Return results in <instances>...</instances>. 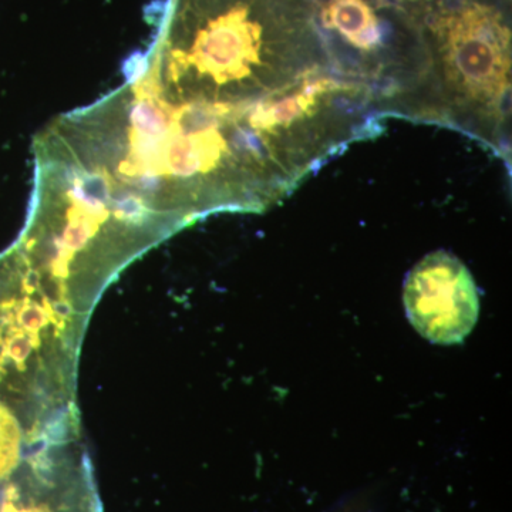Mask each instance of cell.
Returning <instances> with one entry per match:
<instances>
[{
	"mask_svg": "<svg viewBox=\"0 0 512 512\" xmlns=\"http://www.w3.org/2000/svg\"><path fill=\"white\" fill-rule=\"evenodd\" d=\"M171 103L252 106L333 72L313 0H167L134 66Z\"/></svg>",
	"mask_w": 512,
	"mask_h": 512,
	"instance_id": "cell-1",
	"label": "cell"
},
{
	"mask_svg": "<svg viewBox=\"0 0 512 512\" xmlns=\"http://www.w3.org/2000/svg\"><path fill=\"white\" fill-rule=\"evenodd\" d=\"M420 25L437 126L473 138L511 168V0H437Z\"/></svg>",
	"mask_w": 512,
	"mask_h": 512,
	"instance_id": "cell-2",
	"label": "cell"
},
{
	"mask_svg": "<svg viewBox=\"0 0 512 512\" xmlns=\"http://www.w3.org/2000/svg\"><path fill=\"white\" fill-rule=\"evenodd\" d=\"M333 73L372 94L384 119L436 124L423 30L393 0H313Z\"/></svg>",
	"mask_w": 512,
	"mask_h": 512,
	"instance_id": "cell-3",
	"label": "cell"
},
{
	"mask_svg": "<svg viewBox=\"0 0 512 512\" xmlns=\"http://www.w3.org/2000/svg\"><path fill=\"white\" fill-rule=\"evenodd\" d=\"M404 306L417 332L439 345L463 342L480 312L473 276L446 251L427 255L410 271Z\"/></svg>",
	"mask_w": 512,
	"mask_h": 512,
	"instance_id": "cell-4",
	"label": "cell"
},
{
	"mask_svg": "<svg viewBox=\"0 0 512 512\" xmlns=\"http://www.w3.org/2000/svg\"><path fill=\"white\" fill-rule=\"evenodd\" d=\"M393 2L420 23L426 13L436 5L437 0H393Z\"/></svg>",
	"mask_w": 512,
	"mask_h": 512,
	"instance_id": "cell-5",
	"label": "cell"
}]
</instances>
